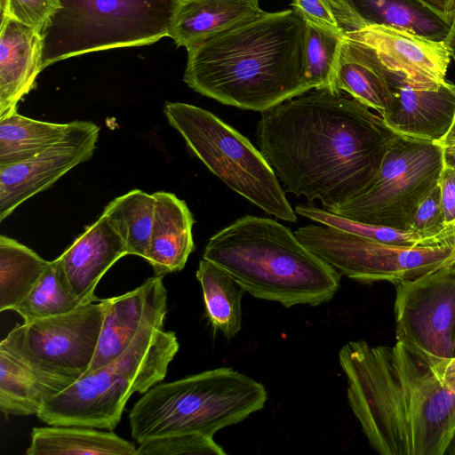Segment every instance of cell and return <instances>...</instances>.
Wrapping results in <instances>:
<instances>
[{
	"mask_svg": "<svg viewBox=\"0 0 455 455\" xmlns=\"http://www.w3.org/2000/svg\"><path fill=\"white\" fill-rule=\"evenodd\" d=\"M60 7V0H1V15L13 18L43 34Z\"/></svg>",
	"mask_w": 455,
	"mask_h": 455,
	"instance_id": "cell-34",
	"label": "cell"
},
{
	"mask_svg": "<svg viewBox=\"0 0 455 455\" xmlns=\"http://www.w3.org/2000/svg\"><path fill=\"white\" fill-rule=\"evenodd\" d=\"M127 254L124 240L101 214L58 259L71 292L88 304L99 301L94 295L97 284Z\"/></svg>",
	"mask_w": 455,
	"mask_h": 455,
	"instance_id": "cell-18",
	"label": "cell"
},
{
	"mask_svg": "<svg viewBox=\"0 0 455 455\" xmlns=\"http://www.w3.org/2000/svg\"><path fill=\"white\" fill-rule=\"evenodd\" d=\"M196 275L212 328L220 331L227 339H232L241 330V300L246 291L225 270L204 258Z\"/></svg>",
	"mask_w": 455,
	"mask_h": 455,
	"instance_id": "cell-26",
	"label": "cell"
},
{
	"mask_svg": "<svg viewBox=\"0 0 455 455\" xmlns=\"http://www.w3.org/2000/svg\"><path fill=\"white\" fill-rule=\"evenodd\" d=\"M443 148V164L455 168V142L442 145Z\"/></svg>",
	"mask_w": 455,
	"mask_h": 455,
	"instance_id": "cell-40",
	"label": "cell"
},
{
	"mask_svg": "<svg viewBox=\"0 0 455 455\" xmlns=\"http://www.w3.org/2000/svg\"><path fill=\"white\" fill-rule=\"evenodd\" d=\"M295 212L319 224L339 228L347 233L376 242L402 246L425 245L414 233L394 228L372 225L337 215L327 209L299 204Z\"/></svg>",
	"mask_w": 455,
	"mask_h": 455,
	"instance_id": "cell-31",
	"label": "cell"
},
{
	"mask_svg": "<svg viewBox=\"0 0 455 455\" xmlns=\"http://www.w3.org/2000/svg\"><path fill=\"white\" fill-rule=\"evenodd\" d=\"M151 236L145 259L155 275L164 276L184 268L195 250L194 217L185 201L170 192H156Z\"/></svg>",
	"mask_w": 455,
	"mask_h": 455,
	"instance_id": "cell-20",
	"label": "cell"
},
{
	"mask_svg": "<svg viewBox=\"0 0 455 455\" xmlns=\"http://www.w3.org/2000/svg\"><path fill=\"white\" fill-rule=\"evenodd\" d=\"M156 197L131 190L104 208V215L124 240L128 254L146 258L154 222Z\"/></svg>",
	"mask_w": 455,
	"mask_h": 455,
	"instance_id": "cell-28",
	"label": "cell"
},
{
	"mask_svg": "<svg viewBox=\"0 0 455 455\" xmlns=\"http://www.w3.org/2000/svg\"><path fill=\"white\" fill-rule=\"evenodd\" d=\"M344 37L380 70L390 88L432 89L445 81L451 58L443 42L382 26L347 32Z\"/></svg>",
	"mask_w": 455,
	"mask_h": 455,
	"instance_id": "cell-13",
	"label": "cell"
},
{
	"mask_svg": "<svg viewBox=\"0 0 455 455\" xmlns=\"http://www.w3.org/2000/svg\"><path fill=\"white\" fill-rule=\"evenodd\" d=\"M443 239L445 242H455V221L446 227V230L443 234Z\"/></svg>",
	"mask_w": 455,
	"mask_h": 455,
	"instance_id": "cell-41",
	"label": "cell"
},
{
	"mask_svg": "<svg viewBox=\"0 0 455 455\" xmlns=\"http://www.w3.org/2000/svg\"><path fill=\"white\" fill-rule=\"evenodd\" d=\"M330 4L343 33L382 26L443 42L451 26L449 18L421 0H330Z\"/></svg>",
	"mask_w": 455,
	"mask_h": 455,
	"instance_id": "cell-16",
	"label": "cell"
},
{
	"mask_svg": "<svg viewBox=\"0 0 455 455\" xmlns=\"http://www.w3.org/2000/svg\"><path fill=\"white\" fill-rule=\"evenodd\" d=\"M203 258L251 296L285 307L323 304L339 289L340 273L271 218L235 220L209 239Z\"/></svg>",
	"mask_w": 455,
	"mask_h": 455,
	"instance_id": "cell-4",
	"label": "cell"
},
{
	"mask_svg": "<svg viewBox=\"0 0 455 455\" xmlns=\"http://www.w3.org/2000/svg\"><path fill=\"white\" fill-rule=\"evenodd\" d=\"M347 400L382 455H444L455 439V394L402 342L349 341L339 352Z\"/></svg>",
	"mask_w": 455,
	"mask_h": 455,
	"instance_id": "cell-2",
	"label": "cell"
},
{
	"mask_svg": "<svg viewBox=\"0 0 455 455\" xmlns=\"http://www.w3.org/2000/svg\"><path fill=\"white\" fill-rule=\"evenodd\" d=\"M446 227L455 221V168L443 165L438 180Z\"/></svg>",
	"mask_w": 455,
	"mask_h": 455,
	"instance_id": "cell-36",
	"label": "cell"
},
{
	"mask_svg": "<svg viewBox=\"0 0 455 455\" xmlns=\"http://www.w3.org/2000/svg\"><path fill=\"white\" fill-rule=\"evenodd\" d=\"M394 101L381 116L395 133L439 143L455 119V84L444 81L437 88L408 84L391 88Z\"/></svg>",
	"mask_w": 455,
	"mask_h": 455,
	"instance_id": "cell-17",
	"label": "cell"
},
{
	"mask_svg": "<svg viewBox=\"0 0 455 455\" xmlns=\"http://www.w3.org/2000/svg\"><path fill=\"white\" fill-rule=\"evenodd\" d=\"M439 378L443 384L455 394V357L445 365Z\"/></svg>",
	"mask_w": 455,
	"mask_h": 455,
	"instance_id": "cell-38",
	"label": "cell"
},
{
	"mask_svg": "<svg viewBox=\"0 0 455 455\" xmlns=\"http://www.w3.org/2000/svg\"><path fill=\"white\" fill-rule=\"evenodd\" d=\"M226 455L212 437L200 435H178L148 440L139 443L136 455Z\"/></svg>",
	"mask_w": 455,
	"mask_h": 455,
	"instance_id": "cell-32",
	"label": "cell"
},
{
	"mask_svg": "<svg viewBox=\"0 0 455 455\" xmlns=\"http://www.w3.org/2000/svg\"><path fill=\"white\" fill-rule=\"evenodd\" d=\"M74 382L38 371L0 349V409L6 418L37 415L49 399Z\"/></svg>",
	"mask_w": 455,
	"mask_h": 455,
	"instance_id": "cell-23",
	"label": "cell"
},
{
	"mask_svg": "<svg viewBox=\"0 0 455 455\" xmlns=\"http://www.w3.org/2000/svg\"><path fill=\"white\" fill-rule=\"evenodd\" d=\"M307 33L293 8L263 12L188 49L184 82L224 105L262 113L310 90Z\"/></svg>",
	"mask_w": 455,
	"mask_h": 455,
	"instance_id": "cell-3",
	"label": "cell"
},
{
	"mask_svg": "<svg viewBox=\"0 0 455 455\" xmlns=\"http://www.w3.org/2000/svg\"><path fill=\"white\" fill-rule=\"evenodd\" d=\"M267 399L261 383L227 367L157 383L130 411L132 436L138 443L178 435L213 438L263 409Z\"/></svg>",
	"mask_w": 455,
	"mask_h": 455,
	"instance_id": "cell-5",
	"label": "cell"
},
{
	"mask_svg": "<svg viewBox=\"0 0 455 455\" xmlns=\"http://www.w3.org/2000/svg\"><path fill=\"white\" fill-rule=\"evenodd\" d=\"M83 303L71 292L59 259L50 261L28 296L15 307L24 320L31 323L70 312Z\"/></svg>",
	"mask_w": 455,
	"mask_h": 455,
	"instance_id": "cell-29",
	"label": "cell"
},
{
	"mask_svg": "<svg viewBox=\"0 0 455 455\" xmlns=\"http://www.w3.org/2000/svg\"><path fill=\"white\" fill-rule=\"evenodd\" d=\"M178 0H60L43 32V68L84 53L168 36Z\"/></svg>",
	"mask_w": 455,
	"mask_h": 455,
	"instance_id": "cell-7",
	"label": "cell"
},
{
	"mask_svg": "<svg viewBox=\"0 0 455 455\" xmlns=\"http://www.w3.org/2000/svg\"><path fill=\"white\" fill-rule=\"evenodd\" d=\"M263 12L259 0H178L168 36L188 50Z\"/></svg>",
	"mask_w": 455,
	"mask_h": 455,
	"instance_id": "cell-21",
	"label": "cell"
},
{
	"mask_svg": "<svg viewBox=\"0 0 455 455\" xmlns=\"http://www.w3.org/2000/svg\"><path fill=\"white\" fill-rule=\"evenodd\" d=\"M398 134L348 94L311 89L261 113L259 149L287 191L326 209L363 191Z\"/></svg>",
	"mask_w": 455,
	"mask_h": 455,
	"instance_id": "cell-1",
	"label": "cell"
},
{
	"mask_svg": "<svg viewBox=\"0 0 455 455\" xmlns=\"http://www.w3.org/2000/svg\"><path fill=\"white\" fill-rule=\"evenodd\" d=\"M447 454H455V439L453 440L452 443L451 444Z\"/></svg>",
	"mask_w": 455,
	"mask_h": 455,
	"instance_id": "cell-43",
	"label": "cell"
},
{
	"mask_svg": "<svg viewBox=\"0 0 455 455\" xmlns=\"http://www.w3.org/2000/svg\"><path fill=\"white\" fill-rule=\"evenodd\" d=\"M343 41L342 30L307 22L305 81L310 90L332 89Z\"/></svg>",
	"mask_w": 455,
	"mask_h": 455,
	"instance_id": "cell-30",
	"label": "cell"
},
{
	"mask_svg": "<svg viewBox=\"0 0 455 455\" xmlns=\"http://www.w3.org/2000/svg\"><path fill=\"white\" fill-rule=\"evenodd\" d=\"M100 130L15 164L0 166V221L93 155Z\"/></svg>",
	"mask_w": 455,
	"mask_h": 455,
	"instance_id": "cell-14",
	"label": "cell"
},
{
	"mask_svg": "<svg viewBox=\"0 0 455 455\" xmlns=\"http://www.w3.org/2000/svg\"><path fill=\"white\" fill-rule=\"evenodd\" d=\"M105 315L103 299L14 327L0 343L29 367L76 381L93 360Z\"/></svg>",
	"mask_w": 455,
	"mask_h": 455,
	"instance_id": "cell-11",
	"label": "cell"
},
{
	"mask_svg": "<svg viewBox=\"0 0 455 455\" xmlns=\"http://www.w3.org/2000/svg\"><path fill=\"white\" fill-rule=\"evenodd\" d=\"M443 165L442 145L398 134L372 182L327 210L356 221L409 231L418 205L438 185Z\"/></svg>",
	"mask_w": 455,
	"mask_h": 455,
	"instance_id": "cell-9",
	"label": "cell"
},
{
	"mask_svg": "<svg viewBox=\"0 0 455 455\" xmlns=\"http://www.w3.org/2000/svg\"><path fill=\"white\" fill-rule=\"evenodd\" d=\"M163 325L162 321L147 323L120 355L49 399L37 418L50 426L116 428L132 395L161 382L179 351L175 333Z\"/></svg>",
	"mask_w": 455,
	"mask_h": 455,
	"instance_id": "cell-6",
	"label": "cell"
},
{
	"mask_svg": "<svg viewBox=\"0 0 455 455\" xmlns=\"http://www.w3.org/2000/svg\"><path fill=\"white\" fill-rule=\"evenodd\" d=\"M99 130L88 121L50 123L21 116L16 110L0 117V166L24 161Z\"/></svg>",
	"mask_w": 455,
	"mask_h": 455,
	"instance_id": "cell-22",
	"label": "cell"
},
{
	"mask_svg": "<svg viewBox=\"0 0 455 455\" xmlns=\"http://www.w3.org/2000/svg\"><path fill=\"white\" fill-rule=\"evenodd\" d=\"M295 235L340 275L359 282L387 281L395 284L455 262V242L394 245L312 224L298 228Z\"/></svg>",
	"mask_w": 455,
	"mask_h": 455,
	"instance_id": "cell-10",
	"label": "cell"
},
{
	"mask_svg": "<svg viewBox=\"0 0 455 455\" xmlns=\"http://www.w3.org/2000/svg\"><path fill=\"white\" fill-rule=\"evenodd\" d=\"M164 113L189 149L230 189L276 219L297 220L275 171L246 137L192 104L166 102Z\"/></svg>",
	"mask_w": 455,
	"mask_h": 455,
	"instance_id": "cell-8",
	"label": "cell"
},
{
	"mask_svg": "<svg viewBox=\"0 0 455 455\" xmlns=\"http://www.w3.org/2000/svg\"><path fill=\"white\" fill-rule=\"evenodd\" d=\"M291 5L307 22L341 30L332 12L330 0H291Z\"/></svg>",
	"mask_w": 455,
	"mask_h": 455,
	"instance_id": "cell-35",
	"label": "cell"
},
{
	"mask_svg": "<svg viewBox=\"0 0 455 455\" xmlns=\"http://www.w3.org/2000/svg\"><path fill=\"white\" fill-rule=\"evenodd\" d=\"M435 12L443 14L451 20L452 13L455 10V0H421Z\"/></svg>",
	"mask_w": 455,
	"mask_h": 455,
	"instance_id": "cell-37",
	"label": "cell"
},
{
	"mask_svg": "<svg viewBox=\"0 0 455 455\" xmlns=\"http://www.w3.org/2000/svg\"><path fill=\"white\" fill-rule=\"evenodd\" d=\"M137 447L113 432L79 426L34 427L27 455H136Z\"/></svg>",
	"mask_w": 455,
	"mask_h": 455,
	"instance_id": "cell-24",
	"label": "cell"
},
{
	"mask_svg": "<svg viewBox=\"0 0 455 455\" xmlns=\"http://www.w3.org/2000/svg\"><path fill=\"white\" fill-rule=\"evenodd\" d=\"M394 285L396 341L439 377L455 357V262Z\"/></svg>",
	"mask_w": 455,
	"mask_h": 455,
	"instance_id": "cell-12",
	"label": "cell"
},
{
	"mask_svg": "<svg viewBox=\"0 0 455 455\" xmlns=\"http://www.w3.org/2000/svg\"><path fill=\"white\" fill-rule=\"evenodd\" d=\"M50 261L9 236L0 235V311L14 310Z\"/></svg>",
	"mask_w": 455,
	"mask_h": 455,
	"instance_id": "cell-27",
	"label": "cell"
},
{
	"mask_svg": "<svg viewBox=\"0 0 455 455\" xmlns=\"http://www.w3.org/2000/svg\"><path fill=\"white\" fill-rule=\"evenodd\" d=\"M452 142H455V119H454V122H453V124H452L451 130L449 131L447 135L444 137V139L439 142V144L446 145V144H450Z\"/></svg>",
	"mask_w": 455,
	"mask_h": 455,
	"instance_id": "cell-42",
	"label": "cell"
},
{
	"mask_svg": "<svg viewBox=\"0 0 455 455\" xmlns=\"http://www.w3.org/2000/svg\"><path fill=\"white\" fill-rule=\"evenodd\" d=\"M451 59L455 60V10L451 16L449 31L443 41Z\"/></svg>",
	"mask_w": 455,
	"mask_h": 455,
	"instance_id": "cell-39",
	"label": "cell"
},
{
	"mask_svg": "<svg viewBox=\"0 0 455 455\" xmlns=\"http://www.w3.org/2000/svg\"><path fill=\"white\" fill-rule=\"evenodd\" d=\"M166 301L162 276L156 275L123 295L104 299L102 327L87 371L105 366L120 355L147 323L164 322Z\"/></svg>",
	"mask_w": 455,
	"mask_h": 455,
	"instance_id": "cell-15",
	"label": "cell"
},
{
	"mask_svg": "<svg viewBox=\"0 0 455 455\" xmlns=\"http://www.w3.org/2000/svg\"><path fill=\"white\" fill-rule=\"evenodd\" d=\"M43 35L13 18L1 19L0 117L17 110L43 68Z\"/></svg>",
	"mask_w": 455,
	"mask_h": 455,
	"instance_id": "cell-19",
	"label": "cell"
},
{
	"mask_svg": "<svg viewBox=\"0 0 455 455\" xmlns=\"http://www.w3.org/2000/svg\"><path fill=\"white\" fill-rule=\"evenodd\" d=\"M332 89L348 94L380 116L394 101L384 75L345 37Z\"/></svg>",
	"mask_w": 455,
	"mask_h": 455,
	"instance_id": "cell-25",
	"label": "cell"
},
{
	"mask_svg": "<svg viewBox=\"0 0 455 455\" xmlns=\"http://www.w3.org/2000/svg\"><path fill=\"white\" fill-rule=\"evenodd\" d=\"M446 230L441 193L437 185L418 205L409 231L417 235L425 245L447 243L443 239Z\"/></svg>",
	"mask_w": 455,
	"mask_h": 455,
	"instance_id": "cell-33",
	"label": "cell"
}]
</instances>
